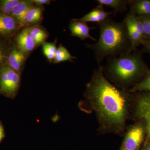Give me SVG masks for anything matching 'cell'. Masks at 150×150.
<instances>
[{
  "mask_svg": "<svg viewBox=\"0 0 150 150\" xmlns=\"http://www.w3.org/2000/svg\"><path fill=\"white\" fill-rule=\"evenodd\" d=\"M96 1L100 5L111 8L116 13H122L127 11L130 0H97Z\"/></svg>",
  "mask_w": 150,
  "mask_h": 150,
  "instance_id": "cell-17",
  "label": "cell"
},
{
  "mask_svg": "<svg viewBox=\"0 0 150 150\" xmlns=\"http://www.w3.org/2000/svg\"><path fill=\"white\" fill-rule=\"evenodd\" d=\"M28 56L16 46L12 39L7 59L6 64L21 74L24 70Z\"/></svg>",
  "mask_w": 150,
  "mask_h": 150,
  "instance_id": "cell-8",
  "label": "cell"
},
{
  "mask_svg": "<svg viewBox=\"0 0 150 150\" xmlns=\"http://www.w3.org/2000/svg\"><path fill=\"white\" fill-rule=\"evenodd\" d=\"M28 31L37 47L43 45L48 39L49 33L46 28L40 25L28 27Z\"/></svg>",
  "mask_w": 150,
  "mask_h": 150,
  "instance_id": "cell-15",
  "label": "cell"
},
{
  "mask_svg": "<svg viewBox=\"0 0 150 150\" xmlns=\"http://www.w3.org/2000/svg\"><path fill=\"white\" fill-rule=\"evenodd\" d=\"M142 22L145 39H150V16L145 18H140Z\"/></svg>",
  "mask_w": 150,
  "mask_h": 150,
  "instance_id": "cell-23",
  "label": "cell"
},
{
  "mask_svg": "<svg viewBox=\"0 0 150 150\" xmlns=\"http://www.w3.org/2000/svg\"><path fill=\"white\" fill-rule=\"evenodd\" d=\"M136 112L137 117L146 123L150 137V92H145L139 98Z\"/></svg>",
  "mask_w": 150,
  "mask_h": 150,
  "instance_id": "cell-9",
  "label": "cell"
},
{
  "mask_svg": "<svg viewBox=\"0 0 150 150\" xmlns=\"http://www.w3.org/2000/svg\"><path fill=\"white\" fill-rule=\"evenodd\" d=\"M144 136V129L141 125L131 127L126 133L121 150H137Z\"/></svg>",
  "mask_w": 150,
  "mask_h": 150,
  "instance_id": "cell-7",
  "label": "cell"
},
{
  "mask_svg": "<svg viewBox=\"0 0 150 150\" xmlns=\"http://www.w3.org/2000/svg\"><path fill=\"white\" fill-rule=\"evenodd\" d=\"M144 150H150V145L148 146H147L145 148Z\"/></svg>",
  "mask_w": 150,
  "mask_h": 150,
  "instance_id": "cell-27",
  "label": "cell"
},
{
  "mask_svg": "<svg viewBox=\"0 0 150 150\" xmlns=\"http://www.w3.org/2000/svg\"><path fill=\"white\" fill-rule=\"evenodd\" d=\"M23 28L13 17L0 13V38L12 39Z\"/></svg>",
  "mask_w": 150,
  "mask_h": 150,
  "instance_id": "cell-6",
  "label": "cell"
},
{
  "mask_svg": "<svg viewBox=\"0 0 150 150\" xmlns=\"http://www.w3.org/2000/svg\"><path fill=\"white\" fill-rule=\"evenodd\" d=\"M21 0H0V13L11 15L14 8Z\"/></svg>",
  "mask_w": 150,
  "mask_h": 150,
  "instance_id": "cell-22",
  "label": "cell"
},
{
  "mask_svg": "<svg viewBox=\"0 0 150 150\" xmlns=\"http://www.w3.org/2000/svg\"><path fill=\"white\" fill-rule=\"evenodd\" d=\"M21 74L6 64L0 71V95L13 99L21 84Z\"/></svg>",
  "mask_w": 150,
  "mask_h": 150,
  "instance_id": "cell-4",
  "label": "cell"
},
{
  "mask_svg": "<svg viewBox=\"0 0 150 150\" xmlns=\"http://www.w3.org/2000/svg\"><path fill=\"white\" fill-rule=\"evenodd\" d=\"M33 5L32 0H21L13 9L10 16L17 20L23 27V23L25 15L28 10Z\"/></svg>",
  "mask_w": 150,
  "mask_h": 150,
  "instance_id": "cell-16",
  "label": "cell"
},
{
  "mask_svg": "<svg viewBox=\"0 0 150 150\" xmlns=\"http://www.w3.org/2000/svg\"><path fill=\"white\" fill-rule=\"evenodd\" d=\"M144 53L137 49L128 55L108 58L107 64L103 67L104 76L121 89L133 87L150 69L143 60Z\"/></svg>",
  "mask_w": 150,
  "mask_h": 150,
  "instance_id": "cell-3",
  "label": "cell"
},
{
  "mask_svg": "<svg viewBox=\"0 0 150 150\" xmlns=\"http://www.w3.org/2000/svg\"><path fill=\"white\" fill-rule=\"evenodd\" d=\"M12 39L0 38V71L3 67L6 64L8 55Z\"/></svg>",
  "mask_w": 150,
  "mask_h": 150,
  "instance_id": "cell-19",
  "label": "cell"
},
{
  "mask_svg": "<svg viewBox=\"0 0 150 150\" xmlns=\"http://www.w3.org/2000/svg\"><path fill=\"white\" fill-rule=\"evenodd\" d=\"M76 57L73 56L67 48L61 43L57 48L56 55L53 63L54 64H59L61 62L69 61L71 62H74Z\"/></svg>",
  "mask_w": 150,
  "mask_h": 150,
  "instance_id": "cell-18",
  "label": "cell"
},
{
  "mask_svg": "<svg viewBox=\"0 0 150 150\" xmlns=\"http://www.w3.org/2000/svg\"><path fill=\"white\" fill-rule=\"evenodd\" d=\"M44 6L33 5L28 10L23 19V27L40 25L43 19Z\"/></svg>",
  "mask_w": 150,
  "mask_h": 150,
  "instance_id": "cell-12",
  "label": "cell"
},
{
  "mask_svg": "<svg viewBox=\"0 0 150 150\" xmlns=\"http://www.w3.org/2000/svg\"><path fill=\"white\" fill-rule=\"evenodd\" d=\"M111 83L99 65L87 84L84 97L96 113L101 129L120 134L124 130L129 109V95Z\"/></svg>",
  "mask_w": 150,
  "mask_h": 150,
  "instance_id": "cell-1",
  "label": "cell"
},
{
  "mask_svg": "<svg viewBox=\"0 0 150 150\" xmlns=\"http://www.w3.org/2000/svg\"><path fill=\"white\" fill-rule=\"evenodd\" d=\"M123 22L127 28L134 51L146 40L142 22L139 17L131 11L126 14Z\"/></svg>",
  "mask_w": 150,
  "mask_h": 150,
  "instance_id": "cell-5",
  "label": "cell"
},
{
  "mask_svg": "<svg viewBox=\"0 0 150 150\" xmlns=\"http://www.w3.org/2000/svg\"><path fill=\"white\" fill-rule=\"evenodd\" d=\"M4 136V130L1 123H0V143L2 141Z\"/></svg>",
  "mask_w": 150,
  "mask_h": 150,
  "instance_id": "cell-26",
  "label": "cell"
},
{
  "mask_svg": "<svg viewBox=\"0 0 150 150\" xmlns=\"http://www.w3.org/2000/svg\"><path fill=\"white\" fill-rule=\"evenodd\" d=\"M143 46V50L144 52H147L150 54V39L145 40L142 44Z\"/></svg>",
  "mask_w": 150,
  "mask_h": 150,
  "instance_id": "cell-25",
  "label": "cell"
},
{
  "mask_svg": "<svg viewBox=\"0 0 150 150\" xmlns=\"http://www.w3.org/2000/svg\"><path fill=\"white\" fill-rule=\"evenodd\" d=\"M130 11L140 18L150 16V0H130Z\"/></svg>",
  "mask_w": 150,
  "mask_h": 150,
  "instance_id": "cell-14",
  "label": "cell"
},
{
  "mask_svg": "<svg viewBox=\"0 0 150 150\" xmlns=\"http://www.w3.org/2000/svg\"><path fill=\"white\" fill-rule=\"evenodd\" d=\"M69 28L71 36L79 38L82 40L89 38L93 41L96 40L90 34V30L93 28L90 27L87 23L79 21L77 18L73 19L71 21L69 25Z\"/></svg>",
  "mask_w": 150,
  "mask_h": 150,
  "instance_id": "cell-11",
  "label": "cell"
},
{
  "mask_svg": "<svg viewBox=\"0 0 150 150\" xmlns=\"http://www.w3.org/2000/svg\"><path fill=\"white\" fill-rule=\"evenodd\" d=\"M16 46L29 57L37 48L35 41L28 33L27 27H25L13 38Z\"/></svg>",
  "mask_w": 150,
  "mask_h": 150,
  "instance_id": "cell-10",
  "label": "cell"
},
{
  "mask_svg": "<svg viewBox=\"0 0 150 150\" xmlns=\"http://www.w3.org/2000/svg\"><path fill=\"white\" fill-rule=\"evenodd\" d=\"M34 5L38 6H43L44 5H48L51 4V0H32Z\"/></svg>",
  "mask_w": 150,
  "mask_h": 150,
  "instance_id": "cell-24",
  "label": "cell"
},
{
  "mask_svg": "<svg viewBox=\"0 0 150 150\" xmlns=\"http://www.w3.org/2000/svg\"><path fill=\"white\" fill-rule=\"evenodd\" d=\"M150 92V69L142 80L129 90V92Z\"/></svg>",
  "mask_w": 150,
  "mask_h": 150,
  "instance_id": "cell-20",
  "label": "cell"
},
{
  "mask_svg": "<svg viewBox=\"0 0 150 150\" xmlns=\"http://www.w3.org/2000/svg\"><path fill=\"white\" fill-rule=\"evenodd\" d=\"M112 13L104 10L103 6L98 5L97 6L93 9L83 17L77 19L83 22H93L100 23L103 22L110 18V15Z\"/></svg>",
  "mask_w": 150,
  "mask_h": 150,
  "instance_id": "cell-13",
  "label": "cell"
},
{
  "mask_svg": "<svg viewBox=\"0 0 150 150\" xmlns=\"http://www.w3.org/2000/svg\"><path fill=\"white\" fill-rule=\"evenodd\" d=\"M57 39L53 42H45L42 46V51L44 56L50 63H53L57 48L56 47Z\"/></svg>",
  "mask_w": 150,
  "mask_h": 150,
  "instance_id": "cell-21",
  "label": "cell"
},
{
  "mask_svg": "<svg viewBox=\"0 0 150 150\" xmlns=\"http://www.w3.org/2000/svg\"><path fill=\"white\" fill-rule=\"evenodd\" d=\"M98 25V40L94 44H86L93 51L98 66L106 58H115L133 52L127 28L123 21L116 22L109 18Z\"/></svg>",
  "mask_w": 150,
  "mask_h": 150,
  "instance_id": "cell-2",
  "label": "cell"
}]
</instances>
